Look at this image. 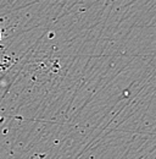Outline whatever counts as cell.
I'll return each mask as SVG.
<instances>
[{
  "label": "cell",
  "mask_w": 156,
  "mask_h": 159,
  "mask_svg": "<svg viewBox=\"0 0 156 159\" xmlns=\"http://www.w3.org/2000/svg\"><path fill=\"white\" fill-rule=\"evenodd\" d=\"M0 40H1V32H0Z\"/></svg>",
  "instance_id": "obj_1"
}]
</instances>
